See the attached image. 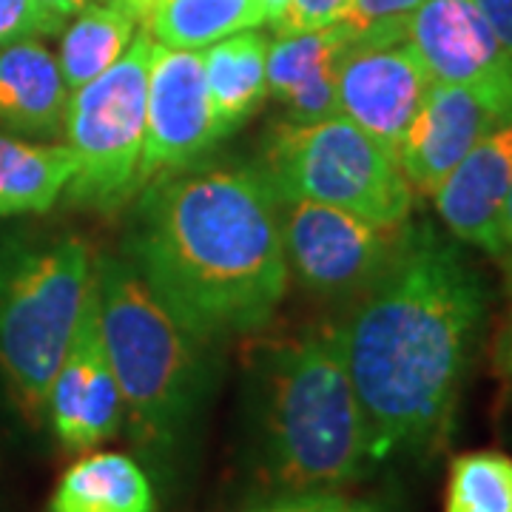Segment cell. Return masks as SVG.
<instances>
[{"label":"cell","mask_w":512,"mask_h":512,"mask_svg":"<svg viewBox=\"0 0 512 512\" xmlns=\"http://www.w3.org/2000/svg\"><path fill=\"white\" fill-rule=\"evenodd\" d=\"M487 311V279L458 239L407 222L393 262L339 328L373 464L444 447Z\"/></svg>","instance_id":"1"},{"label":"cell","mask_w":512,"mask_h":512,"mask_svg":"<svg viewBox=\"0 0 512 512\" xmlns=\"http://www.w3.org/2000/svg\"><path fill=\"white\" fill-rule=\"evenodd\" d=\"M140 194L128 259L165 311L205 345L265 328L291 282L265 171H180Z\"/></svg>","instance_id":"2"},{"label":"cell","mask_w":512,"mask_h":512,"mask_svg":"<svg viewBox=\"0 0 512 512\" xmlns=\"http://www.w3.org/2000/svg\"><path fill=\"white\" fill-rule=\"evenodd\" d=\"M251 376L256 473L276 498L339 493L365 476L373 458L339 328L268 345Z\"/></svg>","instance_id":"3"},{"label":"cell","mask_w":512,"mask_h":512,"mask_svg":"<svg viewBox=\"0 0 512 512\" xmlns=\"http://www.w3.org/2000/svg\"><path fill=\"white\" fill-rule=\"evenodd\" d=\"M94 291L103 348L123 396V427L165 473L200 413L205 342L165 311L128 256H94Z\"/></svg>","instance_id":"4"},{"label":"cell","mask_w":512,"mask_h":512,"mask_svg":"<svg viewBox=\"0 0 512 512\" xmlns=\"http://www.w3.org/2000/svg\"><path fill=\"white\" fill-rule=\"evenodd\" d=\"M94 288V256L77 237L0 254V376L26 419H46L49 390Z\"/></svg>","instance_id":"5"},{"label":"cell","mask_w":512,"mask_h":512,"mask_svg":"<svg viewBox=\"0 0 512 512\" xmlns=\"http://www.w3.org/2000/svg\"><path fill=\"white\" fill-rule=\"evenodd\" d=\"M262 171L279 200H311L350 211L387 231L413 214V188L399 157L348 117L293 123L279 120L262 151Z\"/></svg>","instance_id":"6"},{"label":"cell","mask_w":512,"mask_h":512,"mask_svg":"<svg viewBox=\"0 0 512 512\" xmlns=\"http://www.w3.org/2000/svg\"><path fill=\"white\" fill-rule=\"evenodd\" d=\"M154 49V37L137 32L111 69L69 92L63 131L77 163L63 194L69 205L114 214L137 194Z\"/></svg>","instance_id":"7"},{"label":"cell","mask_w":512,"mask_h":512,"mask_svg":"<svg viewBox=\"0 0 512 512\" xmlns=\"http://www.w3.org/2000/svg\"><path fill=\"white\" fill-rule=\"evenodd\" d=\"M404 228L387 231L322 202H282L288 274L308 293L353 302L387 271Z\"/></svg>","instance_id":"8"},{"label":"cell","mask_w":512,"mask_h":512,"mask_svg":"<svg viewBox=\"0 0 512 512\" xmlns=\"http://www.w3.org/2000/svg\"><path fill=\"white\" fill-rule=\"evenodd\" d=\"M433 77L404 29L353 37L336 63V114L365 128L399 157Z\"/></svg>","instance_id":"9"},{"label":"cell","mask_w":512,"mask_h":512,"mask_svg":"<svg viewBox=\"0 0 512 512\" xmlns=\"http://www.w3.org/2000/svg\"><path fill=\"white\" fill-rule=\"evenodd\" d=\"M222 137L205 89L202 49H168L157 43L148 74L146 140L137 194L157 180L188 171Z\"/></svg>","instance_id":"10"},{"label":"cell","mask_w":512,"mask_h":512,"mask_svg":"<svg viewBox=\"0 0 512 512\" xmlns=\"http://www.w3.org/2000/svg\"><path fill=\"white\" fill-rule=\"evenodd\" d=\"M512 120V92L433 83L399 146V165L413 191L433 197L473 148Z\"/></svg>","instance_id":"11"},{"label":"cell","mask_w":512,"mask_h":512,"mask_svg":"<svg viewBox=\"0 0 512 512\" xmlns=\"http://www.w3.org/2000/svg\"><path fill=\"white\" fill-rule=\"evenodd\" d=\"M46 416L57 441L69 453H86L123 430V396L103 348L94 288L69 353L52 382Z\"/></svg>","instance_id":"12"},{"label":"cell","mask_w":512,"mask_h":512,"mask_svg":"<svg viewBox=\"0 0 512 512\" xmlns=\"http://www.w3.org/2000/svg\"><path fill=\"white\" fill-rule=\"evenodd\" d=\"M433 83L512 92V55L476 0H424L404 23Z\"/></svg>","instance_id":"13"},{"label":"cell","mask_w":512,"mask_h":512,"mask_svg":"<svg viewBox=\"0 0 512 512\" xmlns=\"http://www.w3.org/2000/svg\"><path fill=\"white\" fill-rule=\"evenodd\" d=\"M512 188V120L487 134L436 188L433 200L453 239L504 259V211Z\"/></svg>","instance_id":"14"},{"label":"cell","mask_w":512,"mask_h":512,"mask_svg":"<svg viewBox=\"0 0 512 512\" xmlns=\"http://www.w3.org/2000/svg\"><path fill=\"white\" fill-rule=\"evenodd\" d=\"M348 43L339 23L268 43V97L285 109V120L311 123L336 114V63Z\"/></svg>","instance_id":"15"},{"label":"cell","mask_w":512,"mask_h":512,"mask_svg":"<svg viewBox=\"0 0 512 512\" xmlns=\"http://www.w3.org/2000/svg\"><path fill=\"white\" fill-rule=\"evenodd\" d=\"M69 86L57 57L23 37L0 46V128L20 137L55 140L66 123Z\"/></svg>","instance_id":"16"},{"label":"cell","mask_w":512,"mask_h":512,"mask_svg":"<svg viewBox=\"0 0 512 512\" xmlns=\"http://www.w3.org/2000/svg\"><path fill=\"white\" fill-rule=\"evenodd\" d=\"M268 37L254 29L205 46L202 72L214 117L222 134H231L268 97Z\"/></svg>","instance_id":"17"},{"label":"cell","mask_w":512,"mask_h":512,"mask_svg":"<svg viewBox=\"0 0 512 512\" xmlns=\"http://www.w3.org/2000/svg\"><path fill=\"white\" fill-rule=\"evenodd\" d=\"M49 512H157V495L131 456L89 453L60 476Z\"/></svg>","instance_id":"18"},{"label":"cell","mask_w":512,"mask_h":512,"mask_svg":"<svg viewBox=\"0 0 512 512\" xmlns=\"http://www.w3.org/2000/svg\"><path fill=\"white\" fill-rule=\"evenodd\" d=\"M74 154L57 143H29L0 128V217L46 214L74 177Z\"/></svg>","instance_id":"19"},{"label":"cell","mask_w":512,"mask_h":512,"mask_svg":"<svg viewBox=\"0 0 512 512\" xmlns=\"http://www.w3.org/2000/svg\"><path fill=\"white\" fill-rule=\"evenodd\" d=\"M265 23L259 0H154L146 32L168 49H205Z\"/></svg>","instance_id":"20"},{"label":"cell","mask_w":512,"mask_h":512,"mask_svg":"<svg viewBox=\"0 0 512 512\" xmlns=\"http://www.w3.org/2000/svg\"><path fill=\"white\" fill-rule=\"evenodd\" d=\"M134 35H137V20L117 6L89 3L83 12H77L63 32L60 55H57L60 74L69 92L92 83L94 77L111 69L126 55Z\"/></svg>","instance_id":"21"},{"label":"cell","mask_w":512,"mask_h":512,"mask_svg":"<svg viewBox=\"0 0 512 512\" xmlns=\"http://www.w3.org/2000/svg\"><path fill=\"white\" fill-rule=\"evenodd\" d=\"M444 512H512V456L470 450L450 461Z\"/></svg>","instance_id":"22"},{"label":"cell","mask_w":512,"mask_h":512,"mask_svg":"<svg viewBox=\"0 0 512 512\" xmlns=\"http://www.w3.org/2000/svg\"><path fill=\"white\" fill-rule=\"evenodd\" d=\"M424 0H348L345 12L339 15V26L348 37L373 35V32H390L404 29L407 18L419 9Z\"/></svg>","instance_id":"23"},{"label":"cell","mask_w":512,"mask_h":512,"mask_svg":"<svg viewBox=\"0 0 512 512\" xmlns=\"http://www.w3.org/2000/svg\"><path fill=\"white\" fill-rule=\"evenodd\" d=\"M66 20L55 18L37 0H0V46L23 37H46L63 29Z\"/></svg>","instance_id":"24"},{"label":"cell","mask_w":512,"mask_h":512,"mask_svg":"<svg viewBox=\"0 0 512 512\" xmlns=\"http://www.w3.org/2000/svg\"><path fill=\"white\" fill-rule=\"evenodd\" d=\"M348 0H293L285 18L274 23L276 35H293V32H311L336 23L345 12Z\"/></svg>","instance_id":"25"},{"label":"cell","mask_w":512,"mask_h":512,"mask_svg":"<svg viewBox=\"0 0 512 512\" xmlns=\"http://www.w3.org/2000/svg\"><path fill=\"white\" fill-rule=\"evenodd\" d=\"M342 501H345L342 493L296 495V498H276L274 507L262 512H336Z\"/></svg>","instance_id":"26"},{"label":"cell","mask_w":512,"mask_h":512,"mask_svg":"<svg viewBox=\"0 0 512 512\" xmlns=\"http://www.w3.org/2000/svg\"><path fill=\"white\" fill-rule=\"evenodd\" d=\"M476 3L481 6L484 18L490 20L501 46L512 55V0H476Z\"/></svg>","instance_id":"27"},{"label":"cell","mask_w":512,"mask_h":512,"mask_svg":"<svg viewBox=\"0 0 512 512\" xmlns=\"http://www.w3.org/2000/svg\"><path fill=\"white\" fill-rule=\"evenodd\" d=\"M37 3H40L43 9H49L55 18L69 20V18H74L77 12H83V9H86L92 0H37Z\"/></svg>","instance_id":"28"},{"label":"cell","mask_w":512,"mask_h":512,"mask_svg":"<svg viewBox=\"0 0 512 512\" xmlns=\"http://www.w3.org/2000/svg\"><path fill=\"white\" fill-rule=\"evenodd\" d=\"M92 3H106V6H117V9L128 12V15L137 20V23H146L148 9H151V3H154V0H92Z\"/></svg>","instance_id":"29"},{"label":"cell","mask_w":512,"mask_h":512,"mask_svg":"<svg viewBox=\"0 0 512 512\" xmlns=\"http://www.w3.org/2000/svg\"><path fill=\"white\" fill-rule=\"evenodd\" d=\"M336 512H396L390 504L376 498H345Z\"/></svg>","instance_id":"30"},{"label":"cell","mask_w":512,"mask_h":512,"mask_svg":"<svg viewBox=\"0 0 512 512\" xmlns=\"http://www.w3.org/2000/svg\"><path fill=\"white\" fill-rule=\"evenodd\" d=\"M262 3V9H265V23H279V20L285 18V12L291 9L293 0H259Z\"/></svg>","instance_id":"31"},{"label":"cell","mask_w":512,"mask_h":512,"mask_svg":"<svg viewBox=\"0 0 512 512\" xmlns=\"http://www.w3.org/2000/svg\"><path fill=\"white\" fill-rule=\"evenodd\" d=\"M504 259L510 262L512 268V188L510 200H507V211H504Z\"/></svg>","instance_id":"32"},{"label":"cell","mask_w":512,"mask_h":512,"mask_svg":"<svg viewBox=\"0 0 512 512\" xmlns=\"http://www.w3.org/2000/svg\"><path fill=\"white\" fill-rule=\"evenodd\" d=\"M504 362H507V370L512 373V330L510 336H507V345H504Z\"/></svg>","instance_id":"33"}]
</instances>
